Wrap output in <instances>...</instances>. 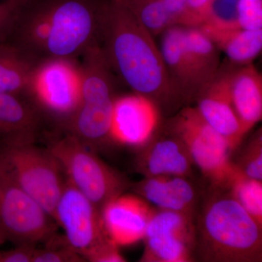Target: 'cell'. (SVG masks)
Listing matches in <instances>:
<instances>
[{
    "mask_svg": "<svg viewBox=\"0 0 262 262\" xmlns=\"http://www.w3.org/2000/svg\"><path fill=\"white\" fill-rule=\"evenodd\" d=\"M108 0H26L7 42L32 61H77L99 44Z\"/></svg>",
    "mask_w": 262,
    "mask_h": 262,
    "instance_id": "1",
    "label": "cell"
},
{
    "mask_svg": "<svg viewBox=\"0 0 262 262\" xmlns=\"http://www.w3.org/2000/svg\"><path fill=\"white\" fill-rule=\"evenodd\" d=\"M100 39L108 65L135 94L149 98L159 110L183 103L153 36L124 0H108Z\"/></svg>",
    "mask_w": 262,
    "mask_h": 262,
    "instance_id": "2",
    "label": "cell"
},
{
    "mask_svg": "<svg viewBox=\"0 0 262 262\" xmlns=\"http://www.w3.org/2000/svg\"><path fill=\"white\" fill-rule=\"evenodd\" d=\"M199 205L194 261H262V226L227 189L210 186Z\"/></svg>",
    "mask_w": 262,
    "mask_h": 262,
    "instance_id": "3",
    "label": "cell"
},
{
    "mask_svg": "<svg viewBox=\"0 0 262 262\" xmlns=\"http://www.w3.org/2000/svg\"><path fill=\"white\" fill-rule=\"evenodd\" d=\"M80 58V103L65 125L67 133L92 149L111 140L115 98L110 67L101 46L89 48Z\"/></svg>",
    "mask_w": 262,
    "mask_h": 262,
    "instance_id": "4",
    "label": "cell"
},
{
    "mask_svg": "<svg viewBox=\"0 0 262 262\" xmlns=\"http://www.w3.org/2000/svg\"><path fill=\"white\" fill-rule=\"evenodd\" d=\"M0 173L34 198L53 219L67 179L56 158L35 141L0 139Z\"/></svg>",
    "mask_w": 262,
    "mask_h": 262,
    "instance_id": "5",
    "label": "cell"
},
{
    "mask_svg": "<svg viewBox=\"0 0 262 262\" xmlns=\"http://www.w3.org/2000/svg\"><path fill=\"white\" fill-rule=\"evenodd\" d=\"M67 180L97 207L103 206L130 187L128 179L108 166L75 136L67 133L48 147Z\"/></svg>",
    "mask_w": 262,
    "mask_h": 262,
    "instance_id": "6",
    "label": "cell"
},
{
    "mask_svg": "<svg viewBox=\"0 0 262 262\" xmlns=\"http://www.w3.org/2000/svg\"><path fill=\"white\" fill-rule=\"evenodd\" d=\"M167 127L187 146L194 165L210 186L227 189L234 170L228 144L202 117L196 108H182Z\"/></svg>",
    "mask_w": 262,
    "mask_h": 262,
    "instance_id": "7",
    "label": "cell"
},
{
    "mask_svg": "<svg viewBox=\"0 0 262 262\" xmlns=\"http://www.w3.org/2000/svg\"><path fill=\"white\" fill-rule=\"evenodd\" d=\"M56 225L34 198L0 173V229L7 241L37 246L56 235Z\"/></svg>",
    "mask_w": 262,
    "mask_h": 262,
    "instance_id": "8",
    "label": "cell"
},
{
    "mask_svg": "<svg viewBox=\"0 0 262 262\" xmlns=\"http://www.w3.org/2000/svg\"><path fill=\"white\" fill-rule=\"evenodd\" d=\"M28 96L46 113L67 123L77 111L81 98L78 62L53 59L38 63Z\"/></svg>",
    "mask_w": 262,
    "mask_h": 262,
    "instance_id": "9",
    "label": "cell"
},
{
    "mask_svg": "<svg viewBox=\"0 0 262 262\" xmlns=\"http://www.w3.org/2000/svg\"><path fill=\"white\" fill-rule=\"evenodd\" d=\"M195 216L155 208L144 236L143 262L194 261Z\"/></svg>",
    "mask_w": 262,
    "mask_h": 262,
    "instance_id": "10",
    "label": "cell"
},
{
    "mask_svg": "<svg viewBox=\"0 0 262 262\" xmlns=\"http://www.w3.org/2000/svg\"><path fill=\"white\" fill-rule=\"evenodd\" d=\"M53 220L63 229L66 243L82 256L112 241L103 227L101 211L67 180Z\"/></svg>",
    "mask_w": 262,
    "mask_h": 262,
    "instance_id": "11",
    "label": "cell"
},
{
    "mask_svg": "<svg viewBox=\"0 0 262 262\" xmlns=\"http://www.w3.org/2000/svg\"><path fill=\"white\" fill-rule=\"evenodd\" d=\"M160 110L149 98L135 94L115 98L111 140L140 148L158 128Z\"/></svg>",
    "mask_w": 262,
    "mask_h": 262,
    "instance_id": "12",
    "label": "cell"
},
{
    "mask_svg": "<svg viewBox=\"0 0 262 262\" xmlns=\"http://www.w3.org/2000/svg\"><path fill=\"white\" fill-rule=\"evenodd\" d=\"M139 149L136 170L144 177H190L192 174L194 163L187 146L168 127L162 134L156 131L149 141Z\"/></svg>",
    "mask_w": 262,
    "mask_h": 262,
    "instance_id": "13",
    "label": "cell"
},
{
    "mask_svg": "<svg viewBox=\"0 0 262 262\" xmlns=\"http://www.w3.org/2000/svg\"><path fill=\"white\" fill-rule=\"evenodd\" d=\"M195 100L198 113L225 139L230 151L237 149L244 134L232 104L227 72H219L198 92Z\"/></svg>",
    "mask_w": 262,
    "mask_h": 262,
    "instance_id": "14",
    "label": "cell"
},
{
    "mask_svg": "<svg viewBox=\"0 0 262 262\" xmlns=\"http://www.w3.org/2000/svg\"><path fill=\"white\" fill-rule=\"evenodd\" d=\"M151 209L141 196L122 194L101 210L106 233L117 246L135 244L144 238Z\"/></svg>",
    "mask_w": 262,
    "mask_h": 262,
    "instance_id": "15",
    "label": "cell"
},
{
    "mask_svg": "<svg viewBox=\"0 0 262 262\" xmlns=\"http://www.w3.org/2000/svg\"><path fill=\"white\" fill-rule=\"evenodd\" d=\"M130 188L157 208L195 216L201 196L189 177H144L140 182L131 184Z\"/></svg>",
    "mask_w": 262,
    "mask_h": 262,
    "instance_id": "16",
    "label": "cell"
},
{
    "mask_svg": "<svg viewBox=\"0 0 262 262\" xmlns=\"http://www.w3.org/2000/svg\"><path fill=\"white\" fill-rule=\"evenodd\" d=\"M161 34L160 51L174 89L183 103L195 99L200 89L186 51L184 27L172 26Z\"/></svg>",
    "mask_w": 262,
    "mask_h": 262,
    "instance_id": "17",
    "label": "cell"
},
{
    "mask_svg": "<svg viewBox=\"0 0 262 262\" xmlns=\"http://www.w3.org/2000/svg\"><path fill=\"white\" fill-rule=\"evenodd\" d=\"M227 73L232 104L245 136L261 120V75L251 63Z\"/></svg>",
    "mask_w": 262,
    "mask_h": 262,
    "instance_id": "18",
    "label": "cell"
},
{
    "mask_svg": "<svg viewBox=\"0 0 262 262\" xmlns=\"http://www.w3.org/2000/svg\"><path fill=\"white\" fill-rule=\"evenodd\" d=\"M200 28L236 64L251 63L262 50V29L246 30L241 28L220 29L207 24Z\"/></svg>",
    "mask_w": 262,
    "mask_h": 262,
    "instance_id": "19",
    "label": "cell"
},
{
    "mask_svg": "<svg viewBox=\"0 0 262 262\" xmlns=\"http://www.w3.org/2000/svg\"><path fill=\"white\" fill-rule=\"evenodd\" d=\"M39 119L22 97L0 93V139L35 141Z\"/></svg>",
    "mask_w": 262,
    "mask_h": 262,
    "instance_id": "20",
    "label": "cell"
},
{
    "mask_svg": "<svg viewBox=\"0 0 262 262\" xmlns=\"http://www.w3.org/2000/svg\"><path fill=\"white\" fill-rule=\"evenodd\" d=\"M37 64L13 45L0 43V93L28 96Z\"/></svg>",
    "mask_w": 262,
    "mask_h": 262,
    "instance_id": "21",
    "label": "cell"
},
{
    "mask_svg": "<svg viewBox=\"0 0 262 262\" xmlns=\"http://www.w3.org/2000/svg\"><path fill=\"white\" fill-rule=\"evenodd\" d=\"M184 38L189 63L201 91L218 75L220 50L200 27H184Z\"/></svg>",
    "mask_w": 262,
    "mask_h": 262,
    "instance_id": "22",
    "label": "cell"
},
{
    "mask_svg": "<svg viewBox=\"0 0 262 262\" xmlns=\"http://www.w3.org/2000/svg\"><path fill=\"white\" fill-rule=\"evenodd\" d=\"M227 189L248 214L262 226V181L248 178L234 167Z\"/></svg>",
    "mask_w": 262,
    "mask_h": 262,
    "instance_id": "23",
    "label": "cell"
},
{
    "mask_svg": "<svg viewBox=\"0 0 262 262\" xmlns=\"http://www.w3.org/2000/svg\"><path fill=\"white\" fill-rule=\"evenodd\" d=\"M124 2L153 37L174 26L162 0H124Z\"/></svg>",
    "mask_w": 262,
    "mask_h": 262,
    "instance_id": "24",
    "label": "cell"
},
{
    "mask_svg": "<svg viewBox=\"0 0 262 262\" xmlns=\"http://www.w3.org/2000/svg\"><path fill=\"white\" fill-rule=\"evenodd\" d=\"M236 168L248 178L262 181V134L258 130L232 161Z\"/></svg>",
    "mask_w": 262,
    "mask_h": 262,
    "instance_id": "25",
    "label": "cell"
},
{
    "mask_svg": "<svg viewBox=\"0 0 262 262\" xmlns=\"http://www.w3.org/2000/svg\"><path fill=\"white\" fill-rule=\"evenodd\" d=\"M237 3V0H215L205 12L201 25L207 24L220 29L239 28Z\"/></svg>",
    "mask_w": 262,
    "mask_h": 262,
    "instance_id": "26",
    "label": "cell"
},
{
    "mask_svg": "<svg viewBox=\"0 0 262 262\" xmlns=\"http://www.w3.org/2000/svg\"><path fill=\"white\" fill-rule=\"evenodd\" d=\"M42 249L36 248L32 262H82V256L75 252L66 243L63 237L57 235L46 243Z\"/></svg>",
    "mask_w": 262,
    "mask_h": 262,
    "instance_id": "27",
    "label": "cell"
},
{
    "mask_svg": "<svg viewBox=\"0 0 262 262\" xmlns=\"http://www.w3.org/2000/svg\"><path fill=\"white\" fill-rule=\"evenodd\" d=\"M237 17L241 29H262V0H237Z\"/></svg>",
    "mask_w": 262,
    "mask_h": 262,
    "instance_id": "28",
    "label": "cell"
},
{
    "mask_svg": "<svg viewBox=\"0 0 262 262\" xmlns=\"http://www.w3.org/2000/svg\"><path fill=\"white\" fill-rule=\"evenodd\" d=\"M26 0L0 1V43L7 42L13 32Z\"/></svg>",
    "mask_w": 262,
    "mask_h": 262,
    "instance_id": "29",
    "label": "cell"
},
{
    "mask_svg": "<svg viewBox=\"0 0 262 262\" xmlns=\"http://www.w3.org/2000/svg\"><path fill=\"white\" fill-rule=\"evenodd\" d=\"M118 246L110 241L88 256L86 261L93 262H124L126 261L118 249Z\"/></svg>",
    "mask_w": 262,
    "mask_h": 262,
    "instance_id": "30",
    "label": "cell"
},
{
    "mask_svg": "<svg viewBox=\"0 0 262 262\" xmlns=\"http://www.w3.org/2000/svg\"><path fill=\"white\" fill-rule=\"evenodd\" d=\"M215 0H188L187 15L183 27H199L209 5Z\"/></svg>",
    "mask_w": 262,
    "mask_h": 262,
    "instance_id": "31",
    "label": "cell"
},
{
    "mask_svg": "<svg viewBox=\"0 0 262 262\" xmlns=\"http://www.w3.org/2000/svg\"><path fill=\"white\" fill-rule=\"evenodd\" d=\"M35 246L19 245L13 249L0 251V262H32Z\"/></svg>",
    "mask_w": 262,
    "mask_h": 262,
    "instance_id": "32",
    "label": "cell"
},
{
    "mask_svg": "<svg viewBox=\"0 0 262 262\" xmlns=\"http://www.w3.org/2000/svg\"><path fill=\"white\" fill-rule=\"evenodd\" d=\"M174 25H184L187 15L188 0H162Z\"/></svg>",
    "mask_w": 262,
    "mask_h": 262,
    "instance_id": "33",
    "label": "cell"
},
{
    "mask_svg": "<svg viewBox=\"0 0 262 262\" xmlns=\"http://www.w3.org/2000/svg\"><path fill=\"white\" fill-rule=\"evenodd\" d=\"M7 239L5 237V234H3V231L0 229V247L6 242Z\"/></svg>",
    "mask_w": 262,
    "mask_h": 262,
    "instance_id": "34",
    "label": "cell"
},
{
    "mask_svg": "<svg viewBox=\"0 0 262 262\" xmlns=\"http://www.w3.org/2000/svg\"><path fill=\"white\" fill-rule=\"evenodd\" d=\"M0 1H2V0H0Z\"/></svg>",
    "mask_w": 262,
    "mask_h": 262,
    "instance_id": "35",
    "label": "cell"
}]
</instances>
